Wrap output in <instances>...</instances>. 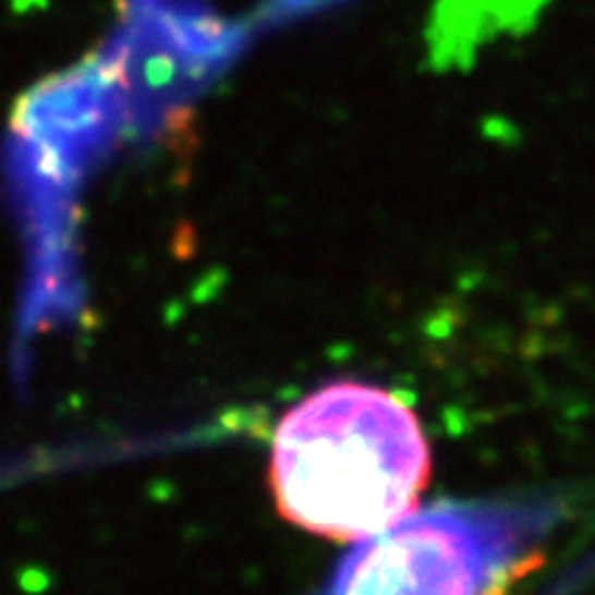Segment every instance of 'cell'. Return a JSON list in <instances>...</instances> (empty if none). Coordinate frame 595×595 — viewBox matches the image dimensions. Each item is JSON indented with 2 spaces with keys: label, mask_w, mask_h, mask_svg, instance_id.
Segmentation results:
<instances>
[{
  "label": "cell",
  "mask_w": 595,
  "mask_h": 595,
  "mask_svg": "<svg viewBox=\"0 0 595 595\" xmlns=\"http://www.w3.org/2000/svg\"><path fill=\"white\" fill-rule=\"evenodd\" d=\"M549 510H420L356 541L328 595H488L549 526Z\"/></svg>",
  "instance_id": "obj_2"
},
{
  "label": "cell",
  "mask_w": 595,
  "mask_h": 595,
  "mask_svg": "<svg viewBox=\"0 0 595 595\" xmlns=\"http://www.w3.org/2000/svg\"><path fill=\"white\" fill-rule=\"evenodd\" d=\"M430 474L414 411L389 391L337 380L287 411L270 483L287 521L331 541H364L411 513Z\"/></svg>",
  "instance_id": "obj_1"
}]
</instances>
